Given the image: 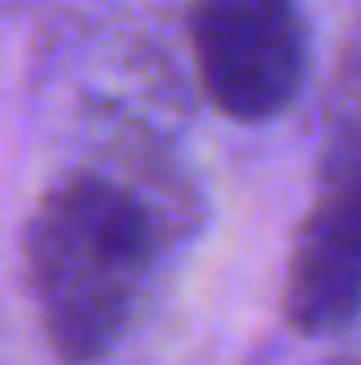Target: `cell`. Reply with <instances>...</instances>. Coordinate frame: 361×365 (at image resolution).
I'll return each mask as SVG.
<instances>
[{"mask_svg":"<svg viewBox=\"0 0 361 365\" xmlns=\"http://www.w3.org/2000/svg\"><path fill=\"white\" fill-rule=\"evenodd\" d=\"M24 255L46 347L65 365H93L116 351L144 310L163 227L135 185L74 171L37 199Z\"/></svg>","mask_w":361,"mask_h":365,"instance_id":"1","label":"cell"},{"mask_svg":"<svg viewBox=\"0 0 361 365\" xmlns=\"http://www.w3.org/2000/svg\"><path fill=\"white\" fill-rule=\"evenodd\" d=\"M190 61L223 116L273 120L306 83V28L292 0H195Z\"/></svg>","mask_w":361,"mask_h":365,"instance_id":"2","label":"cell"},{"mask_svg":"<svg viewBox=\"0 0 361 365\" xmlns=\"http://www.w3.org/2000/svg\"><path fill=\"white\" fill-rule=\"evenodd\" d=\"M283 314L301 333H338L361 314V153L334 158L288 250Z\"/></svg>","mask_w":361,"mask_h":365,"instance_id":"3","label":"cell"}]
</instances>
